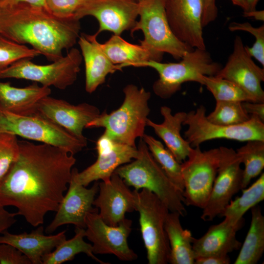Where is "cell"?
Instances as JSON below:
<instances>
[{
	"mask_svg": "<svg viewBox=\"0 0 264 264\" xmlns=\"http://www.w3.org/2000/svg\"></svg>",
	"mask_w": 264,
	"mask_h": 264,
	"instance_id": "f907efd6",
	"label": "cell"
},
{
	"mask_svg": "<svg viewBox=\"0 0 264 264\" xmlns=\"http://www.w3.org/2000/svg\"><path fill=\"white\" fill-rule=\"evenodd\" d=\"M19 154L17 136L11 133L0 132V183L17 160Z\"/></svg>",
	"mask_w": 264,
	"mask_h": 264,
	"instance_id": "d590c367",
	"label": "cell"
},
{
	"mask_svg": "<svg viewBox=\"0 0 264 264\" xmlns=\"http://www.w3.org/2000/svg\"><path fill=\"white\" fill-rule=\"evenodd\" d=\"M66 231L53 235H45L41 226L31 232L15 234L6 230L0 235V243L13 245L30 260L31 264H43L44 256L52 252L66 239Z\"/></svg>",
	"mask_w": 264,
	"mask_h": 264,
	"instance_id": "7402d4cb",
	"label": "cell"
},
{
	"mask_svg": "<svg viewBox=\"0 0 264 264\" xmlns=\"http://www.w3.org/2000/svg\"><path fill=\"white\" fill-rule=\"evenodd\" d=\"M17 160L0 183V203L12 206L34 227L56 212L71 177L76 159L59 148L19 140Z\"/></svg>",
	"mask_w": 264,
	"mask_h": 264,
	"instance_id": "6da1fadb",
	"label": "cell"
},
{
	"mask_svg": "<svg viewBox=\"0 0 264 264\" xmlns=\"http://www.w3.org/2000/svg\"><path fill=\"white\" fill-rule=\"evenodd\" d=\"M147 144L152 155L159 164L176 188L182 194L184 183L181 163L162 143L155 138L144 134L142 138Z\"/></svg>",
	"mask_w": 264,
	"mask_h": 264,
	"instance_id": "4dcf8cb0",
	"label": "cell"
},
{
	"mask_svg": "<svg viewBox=\"0 0 264 264\" xmlns=\"http://www.w3.org/2000/svg\"><path fill=\"white\" fill-rule=\"evenodd\" d=\"M40 55L33 48L16 43L0 34V72L21 59H31Z\"/></svg>",
	"mask_w": 264,
	"mask_h": 264,
	"instance_id": "e575fe53",
	"label": "cell"
},
{
	"mask_svg": "<svg viewBox=\"0 0 264 264\" xmlns=\"http://www.w3.org/2000/svg\"><path fill=\"white\" fill-rule=\"evenodd\" d=\"M204 0H166L165 10L176 37L193 48L206 49L202 19Z\"/></svg>",
	"mask_w": 264,
	"mask_h": 264,
	"instance_id": "9a60e30c",
	"label": "cell"
},
{
	"mask_svg": "<svg viewBox=\"0 0 264 264\" xmlns=\"http://www.w3.org/2000/svg\"><path fill=\"white\" fill-rule=\"evenodd\" d=\"M243 15L245 17L253 18L256 20L263 22L264 21V10H257L255 9L251 11H243Z\"/></svg>",
	"mask_w": 264,
	"mask_h": 264,
	"instance_id": "bcb514c9",
	"label": "cell"
},
{
	"mask_svg": "<svg viewBox=\"0 0 264 264\" xmlns=\"http://www.w3.org/2000/svg\"><path fill=\"white\" fill-rule=\"evenodd\" d=\"M231 263L228 255H212L198 257L195 259V264H229Z\"/></svg>",
	"mask_w": 264,
	"mask_h": 264,
	"instance_id": "ee69618b",
	"label": "cell"
},
{
	"mask_svg": "<svg viewBox=\"0 0 264 264\" xmlns=\"http://www.w3.org/2000/svg\"><path fill=\"white\" fill-rule=\"evenodd\" d=\"M138 9L139 2L136 0H88L76 19L80 20L87 16H93L99 22L97 35L109 31L120 36L134 26Z\"/></svg>",
	"mask_w": 264,
	"mask_h": 264,
	"instance_id": "5bb4252c",
	"label": "cell"
},
{
	"mask_svg": "<svg viewBox=\"0 0 264 264\" xmlns=\"http://www.w3.org/2000/svg\"><path fill=\"white\" fill-rule=\"evenodd\" d=\"M206 117L214 124L233 126L245 122L251 115L246 112L242 102L216 101L214 110Z\"/></svg>",
	"mask_w": 264,
	"mask_h": 264,
	"instance_id": "836d02e7",
	"label": "cell"
},
{
	"mask_svg": "<svg viewBox=\"0 0 264 264\" xmlns=\"http://www.w3.org/2000/svg\"><path fill=\"white\" fill-rule=\"evenodd\" d=\"M137 1H142V0H136Z\"/></svg>",
	"mask_w": 264,
	"mask_h": 264,
	"instance_id": "681fc988",
	"label": "cell"
},
{
	"mask_svg": "<svg viewBox=\"0 0 264 264\" xmlns=\"http://www.w3.org/2000/svg\"><path fill=\"white\" fill-rule=\"evenodd\" d=\"M243 220L235 223L224 218L219 224L211 226L200 238L192 237L195 259L212 255L225 256L240 248L242 243L236 234L243 226Z\"/></svg>",
	"mask_w": 264,
	"mask_h": 264,
	"instance_id": "ffe728a7",
	"label": "cell"
},
{
	"mask_svg": "<svg viewBox=\"0 0 264 264\" xmlns=\"http://www.w3.org/2000/svg\"><path fill=\"white\" fill-rule=\"evenodd\" d=\"M100 45L110 61L115 65H119L122 68L137 62H160L164 54L141 44L130 43L120 36L114 34Z\"/></svg>",
	"mask_w": 264,
	"mask_h": 264,
	"instance_id": "484cf974",
	"label": "cell"
},
{
	"mask_svg": "<svg viewBox=\"0 0 264 264\" xmlns=\"http://www.w3.org/2000/svg\"><path fill=\"white\" fill-rule=\"evenodd\" d=\"M0 203V234L7 230L16 221V213H10Z\"/></svg>",
	"mask_w": 264,
	"mask_h": 264,
	"instance_id": "60d3db41",
	"label": "cell"
},
{
	"mask_svg": "<svg viewBox=\"0 0 264 264\" xmlns=\"http://www.w3.org/2000/svg\"><path fill=\"white\" fill-rule=\"evenodd\" d=\"M206 116V109L203 106L186 113L183 125H187L188 129L184 132V137L192 148L215 139L264 141V122L255 115H251L244 123L233 126L213 123Z\"/></svg>",
	"mask_w": 264,
	"mask_h": 264,
	"instance_id": "8fae6325",
	"label": "cell"
},
{
	"mask_svg": "<svg viewBox=\"0 0 264 264\" xmlns=\"http://www.w3.org/2000/svg\"><path fill=\"white\" fill-rule=\"evenodd\" d=\"M243 107L248 114L258 117L264 122V103L259 102H243Z\"/></svg>",
	"mask_w": 264,
	"mask_h": 264,
	"instance_id": "7bdbcfd3",
	"label": "cell"
},
{
	"mask_svg": "<svg viewBox=\"0 0 264 264\" xmlns=\"http://www.w3.org/2000/svg\"><path fill=\"white\" fill-rule=\"evenodd\" d=\"M116 144L114 141L103 133L96 142V149L98 155H102L111 151Z\"/></svg>",
	"mask_w": 264,
	"mask_h": 264,
	"instance_id": "b9f144b4",
	"label": "cell"
},
{
	"mask_svg": "<svg viewBox=\"0 0 264 264\" xmlns=\"http://www.w3.org/2000/svg\"><path fill=\"white\" fill-rule=\"evenodd\" d=\"M217 11L216 0H204V11L202 19L203 27L216 19Z\"/></svg>",
	"mask_w": 264,
	"mask_h": 264,
	"instance_id": "ab89813d",
	"label": "cell"
},
{
	"mask_svg": "<svg viewBox=\"0 0 264 264\" xmlns=\"http://www.w3.org/2000/svg\"><path fill=\"white\" fill-rule=\"evenodd\" d=\"M19 3L44 7L47 9L45 0H0V8L11 6Z\"/></svg>",
	"mask_w": 264,
	"mask_h": 264,
	"instance_id": "f6af8a7d",
	"label": "cell"
},
{
	"mask_svg": "<svg viewBox=\"0 0 264 264\" xmlns=\"http://www.w3.org/2000/svg\"><path fill=\"white\" fill-rule=\"evenodd\" d=\"M240 157L232 148L224 147L223 155L210 194L200 218L211 221L220 216L233 196L242 189L243 170Z\"/></svg>",
	"mask_w": 264,
	"mask_h": 264,
	"instance_id": "4fadbf2b",
	"label": "cell"
},
{
	"mask_svg": "<svg viewBox=\"0 0 264 264\" xmlns=\"http://www.w3.org/2000/svg\"><path fill=\"white\" fill-rule=\"evenodd\" d=\"M68 187L67 192L60 203L54 219L45 229L46 233H52L59 227L67 224L85 228L87 215L98 211L92 206L99 190V183L95 182L91 188H87L77 182L71 174Z\"/></svg>",
	"mask_w": 264,
	"mask_h": 264,
	"instance_id": "e0dca14e",
	"label": "cell"
},
{
	"mask_svg": "<svg viewBox=\"0 0 264 264\" xmlns=\"http://www.w3.org/2000/svg\"><path fill=\"white\" fill-rule=\"evenodd\" d=\"M236 153L244 165L242 173L243 189L253 178L262 173L264 168V141H248L245 145L238 149Z\"/></svg>",
	"mask_w": 264,
	"mask_h": 264,
	"instance_id": "1f68e13d",
	"label": "cell"
},
{
	"mask_svg": "<svg viewBox=\"0 0 264 264\" xmlns=\"http://www.w3.org/2000/svg\"><path fill=\"white\" fill-rule=\"evenodd\" d=\"M132 225V221L125 218L117 226L110 225L98 211L90 212L86 217L85 237L92 243L94 254H113L122 261H133L137 256L127 241Z\"/></svg>",
	"mask_w": 264,
	"mask_h": 264,
	"instance_id": "7c38bea8",
	"label": "cell"
},
{
	"mask_svg": "<svg viewBox=\"0 0 264 264\" xmlns=\"http://www.w3.org/2000/svg\"><path fill=\"white\" fill-rule=\"evenodd\" d=\"M251 209L250 227L235 264H256L264 251V217L259 206Z\"/></svg>",
	"mask_w": 264,
	"mask_h": 264,
	"instance_id": "83f0119b",
	"label": "cell"
},
{
	"mask_svg": "<svg viewBox=\"0 0 264 264\" xmlns=\"http://www.w3.org/2000/svg\"><path fill=\"white\" fill-rule=\"evenodd\" d=\"M264 199V173L248 188L243 189L240 197L231 200L220 216L237 223L250 209Z\"/></svg>",
	"mask_w": 264,
	"mask_h": 264,
	"instance_id": "f546056e",
	"label": "cell"
},
{
	"mask_svg": "<svg viewBox=\"0 0 264 264\" xmlns=\"http://www.w3.org/2000/svg\"><path fill=\"white\" fill-rule=\"evenodd\" d=\"M224 147L202 151L193 148L181 163L184 204L202 209L210 194L223 155Z\"/></svg>",
	"mask_w": 264,
	"mask_h": 264,
	"instance_id": "9c48e42d",
	"label": "cell"
},
{
	"mask_svg": "<svg viewBox=\"0 0 264 264\" xmlns=\"http://www.w3.org/2000/svg\"><path fill=\"white\" fill-rule=\"evenodd\" d=\"M0 132L55 146L74 155L86 146L81 139L38 112L21 115L0 110Z\"/></svg>",
	"mask_w": 264,
	"mask_h": 264,
	"instance_id": "52a82bcc",
	"label": "cell"
},
{
	"mask_svg": "<svg viewBox=\"0 0 264 264\" xmlns=\"http://www.w3.org/2000/svg\"><path fill=\"white\" fill-rule=\"evenodd\" d=\"M83 60L81 53L72 48L65 56L48 65H40L29 58L21 59L0 72V80L25 79L46 87L65 89L76 81Z\"/></svg>",
	"mask_w": 264,
	"mask_h": 264,
	"instance_id": "30bf717a",
	"label": "cell"
},
{
	"mask_svg": "<svg viewBox=\"0 0 264 264\" xmlns=\"http://www.w3.org/2000/svg\"><path fill=\"white\" fill-rule=\"evenodd\" d=\"M99 195L93 205L108 224L117 226L127 212L134 210L133 192L122 178L113 173L110 179L99 183Z\"/></svg>",
	"mask_w": 264,
	"mask_h": 264,
	"instance_id": "d6986e66",
	"label": "cell"
},
{
	"mask_svg": "<svg viewBox=\"0 0 264 264\" xmlns=\"http://www.w3.org/2000/svg\"><path fill=\"white\" fill-rule=\"evenodd\" d=\"M228 28L231 31H243L249 32L255 38V42L251 47L245 46L247 53L254 57L263 66H264V25L258 27L253 26L249 22H232Z\"/></svg>",
	"mask_w": 264,
	"mask_h": 264,
	"instance_id": "8d00e7d4",
	"label": "cell"
},
{
	"mask_svg": "<svg viewBox=\"0 0 264 264\" xmlns=\"http://www.w3.org/2000/svg\"><path fill=\"white\" fill-rule=\"evenodd\" d=\"M160 111L163 117V122L157 124L148 119L147 126L153 129L155 133L164 141L167 148L176 159L182 163L186 159L193 148L180 133L187 112L180 111L173 114L171 109L165 106H162Z\"/></svg>",
	"mask_w": 264,
	"mask_h": 264,
	"instance_id": "d4e9b609",
	"label": "cell"
},
{
	"mask_svg": "<svg viewBox=\"0 0 264 264\" xmlns=\"http://www.w3.org/2000/svg\"><path fill=\"white\" fill-rule=\"evenodd\" d=\"M49 87L36 82L24 88H16L9 82H0V110L21 115L37 113L40 101L51 94Z\"/></svg>",
	"mask_w": 264,
	"mask_h": 264,
	"instance_id": "cb8c5ba5",
	"label": "cell"
},
{
	"mask_svg": "<svg viewBox=\"0 0 264 264\" xmlns=\"http://www.w3.org/2000/svg\"><path fill=\"white\" fill-rule=\"evenodd\" d=\"M123 92L124 99L119 108L109 113H100L86 128H104L103 133L115 142L136 147L135 140L145 134L151 93L133 84L127 85Z\"/></svg>",
	"mask_w": 264,
	"mask_h": 264,
	"instance_id": "3957f363",
	"label": "cell"
},
{
	"mask_svg": "<svg viewBox=\"0 0 264 264\" xmlns=\"http://www.w3.org/2000/svg\"><path fill=\"white\" fill-rule=\"evenodd\" d=\"M247 9L245 11H251L256 9V5L259 0H245Z\"/></svg>",
	"mask_w": 264,
	"mask_h": 264,
	"instance_id": "7dc6e473",
	"label": "cell"
},
{
	"mask_svg": "<svg viewBox=\"0 0 264 264\" xmlns=\"http://www.w3.org/2000/svg\"><path fill=\"white\" fill-rule=\"evenodd\" d=\"M215 76L235 83L255 102H264V91L261 86L264 81V69L254 62L240 36L235 37L232 53L225 65Z\"/></svg>",
	"mask_w": 264,
	"mask_h": 264,
	"instance_id": "2e32d148",
	"label": "cell"
},
{
	"mask_svg": "<svg viewBox=\"0 0 264 264\" xmlns=\"http://www.w3.org/2000/svg\"><path fill=\"white\" fill-rule=\"evenodd\" d=\"M97 35L82 33L78 43L81 51L85 66V89L89 93L93 92L103 84L109 74H112L122 68L113 64L97 40Z\"/></svg>",
	"mask_w": 264,
	"mask_h": 264,
	"instance_id": "44dd1931",
	"label": "cell"
},
{
	"mask_svg": "<svg viewBox=\"0 0 264 264\" xmlns=\"http://www.w3.org/2000/svg\"><path fill=\"white\" fill-rule=\"evenodd\" d=\"M134 210L139 215V224L149 264L169 263L170 247L165 229L170 210L153 192L142 189L132 191Z\"/></svg>",
	"mask_w": 264,
	"mask_h": 264,
	"instance_id": "8992f818",
	"label": "cell"
},
{
	"mask_svg": "<svg viewBox=\"0 0 264 264\" xmlns=\"http://www.w3.org/2000/svg\"><path fill=\"white\" fill-rule=\"evenodd\" d=\"M75 233L72 238L66 239L52 252L44 256L43 264H61L72 260L76 255L81 253H85L101 264H108L98 259L93 253L92 244L84 241L85 228L75 227Z\"/></svg>",
	"mask_w": 264,
	"mask_h": 264,
	"instance_id": "f1b7e54d",
	"label": "cell"
},
{
	"mask_svg": "<svg viewBox=\"0 0 264 264\" xmlns=\"http://www.w3.org/2000/svg\"><path fill=\"white\" fill-rule=\"evenodd\" d=\"M137 154L136 147L116 143L111 151L98 155L96 161L81 172L76 168H73L72 176L77 182L86 187L94 181H107L118 167L131 162L136 158Z\"/></svg>",
	"mask_w": 264,
	"mask_h": 264,
	"instance_id": "603a6c76",
	"label": "cell"
},
{
	"mask_svg": "<svg viewBox=\"0 0 264 264\" xmlns=\"http://www.w3.org/2000/svg\"><path fill=\"white\" fill-rule=\"evenodd\" d=\"M88 0H45L47 9L54 15L63 18L76 19L78 12Z\"/></svg>",
	"mask_w": 264,
	"mask_h": 264,
	"instance_id": "74e56055",
	"label": "cell"
},
{
	"mask_svg": "<svg viewBox=\"0 0 264 264\" xmlns=\"http://www.w3.org/2000/svg\"><path fill=\"white\" fill-rule=\"evenodd\" d=\"M130 66L149 67L155 69L159 78L153 86L154 93L168 99L181 89L187 82L203 84L202 76L216 75L221 66L214 62L206 49L194 48L177 63H163L153 60L137 62Z\"/></svg>",
	"mask_w": 264,
	"mask_h": 264,
	"instance_id": "5b68a950",
	"label": "cell"
},
{
	"mask_svg": "<svg viewBox=\"0 0 264 264\" xmlns=\"http://www.w3.org/2000/svg\"><path fill=\"white\" fill-rule=\"evenodd\" d=\"M232 3L237 6L242 8L243 11L246 10L247 7L245 0H231Z\"/></svg>",
	"mask_w": 264,
	"mask_h": 264,
	"instance_id": "c3c4849f",
	"label": "cell"
},
{
	"mask_svg": "<svg viewBox=\"0 0 264 264\" xmlns=\"http://www.w3.org/2000/svg\"><path fill=\"white\" fill-rule=\"evenodd\" d=\"M37 112L83 140L87 139L83 134L84 129L101 113L93 105L87 103L73 105L49 95L40 101Z\"/></svg>",
	"mask_w": 264,
	"mask_h": 264,
	"instance_id": "ac0fdd59",
	"label": "cell"
},
{
	"mask_svg": "<svg viewBox=\"0 0 264 264\" xmlns=\"http://www.w3.org/2000/svg\"><path fill=\"white\" fill-rule=\"evenodd\" d=\"M0 264H31V263L15 247L7 243H0Z\"/></svg>",
	"mask_w": 264,
	"mask_h": 264,
	"instance_id": "f35d334b",
	"label": "cell"
},
{
	"mask_svg": "<svg viewBox=\"0 0 264 264\" xmlns=\"http://www.w3.org/2000/svg\"><path fill=\"white\" fill-rule=\"evenodd\" d=\"M137 148L136 158L119 166L114 173L135 190L146 189L154 193L170 212H177L183 217L186 215L182 194L155 160L142 138Z\"/></svg>",
	"mask_w": 264,
	"mask_h": 264,
	"instance_id": "277c9868",
	"label": "cell"
},
{
	"mask_svg": "<svg viewBox=\"0 0 264 264\" xmlns=\"http://www.w3.org/2000/svg\"><path fill=\"white\" fill-rule=\"evenodd\" d=\"M166 0H143L139 1L138 16L131 30L133 34L141 30L144 39L140 44L161 53H168L181 59L193 48L179 41L173 32L166 14Z\"/></svg>",
	"mask_w": 264,
	"mask_h": 264,
	"instance_id": "ba28073f",
	"label": "cell"
},
{
	"mask_svg": "<svg viewBox=\"0 0 264 264\" xmlns=\"http://www.w3.org/2000/svg\"><path fill=\"white\" fill-rule=\"evenodd\" d=\"M177 212H169L165 222V229L170 247L169 263L172 264H193L195 256L192 247V235L181 224Z\"/></svg>",
	"mask_w": 264,
	"mask_h": 264,
	"instance_id": "4316f807",
	"label": "cell"
},
{
	"mask_svg": "<svg viewBox=\"0 0 264 264\" xmlns=\"http://www.w3.org/2000/svg\"><path fill=\"white\" fill-rule=\"evenodd\" d=\"M203 84L216 101L251 102L254 99L235 83L216 76H202Z\"/></svg>",
	"mask_w": 264,
	"mask_h": 264,
	"instance_id": "d6a6232c",
	"label": "cell"
},
{
	"mask_svg": "<svg viewBox=\"0 0 264 264\" xmlns=\"http://www.w3.org/2000/svg\"><path fill=\"white\" fill-rule=\"evenodd\" d=\"M80 29V20L58 17L44 7L19 3L0 8V34L16 43L29 44L52 62L76 44Z\"/></svg>",
	"mask_w": 264,
	"mask_h": 264,
	"instance_id": "7a4b0ae2",
	"label": "cell"
}]
</instances>
